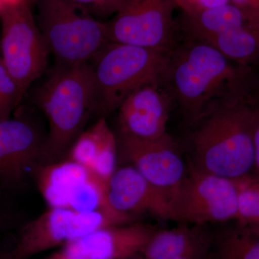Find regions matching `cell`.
I'll return each mask as SVG.
<instances>
[{
	"label": "cell",
	"mask_w": 259,
	"mask_h": 259,
	"mask_svg": "<svg viewBox=\"0 0 259 259\" xmlns=\"http://www.w3.org/2000/svg\"><path fill=\"white\" fill-rule=\"evenodd\" d=\"M258 75L212 46L177 32L166 54L162 83L189 128L224 102L251 95Z\"/></svg>",
	"instance_id": "cell-1"
},
{
	"label": "cell",
	"mask_w": 259,
	"mask_h": 259,
	"mask_svg": "<svg viewBox=\"0 0 259 259\" xmlns=\"http://www.w3.org/2000/svg\"><path fill=\"white\" fill-rule=\"evenodd\" d=\"M257 115L250 95L236 97L189 127V169L233 181L249 177L254 166Z\"/></svg>",
	"instance_id": "cell-2"
},
{
	"label": "cell",
	"mask_w": 259,
	"mask_h": 259,
	"mask_svg": "<svg viewBox=\"0 0 259 259\" xmlns=\"http://www.w3.org/2000/svg\"><path fill=\"white\" fill-rule=\"evenodd\" d=\"M94 78L90 63L56 65L37 89L35 101L49 123L47 163L67 153L93 115Z\"/></svg>",
	"instance_id": "cell-3"
},
{
	"label": "cell",
	"mask_w": 259,
	"mask_h": 259,
	"mask_svg": "<svg viewBox=\"0 0 259 259\" xmlns=\"http://www.w3.org/2000/svg\"><path fill=\"white\" fill-rule=\"evenodd\" d=\"M167 53L110 42L90 61L94 78L93 115L107 117L135 90L162 82Z\"/></svg>",
	"instance_id": "cell-4"
},
{
	"label": "cell",
	"mask_w": 259,
	"mask_h": 259,
	"mask_svg": "<svg viewBox=\"0 0 259 259\" xmlns=\"http://www.w3.org/2000/svg\"><path fill=\"white\" fill-rule=\"evenodd\" d=\"M39 28L56 65L89 63L110 42L107 22L66 0H37Z\"/></svg>",
	"instance_id": "cell-5"
},
{
	"label": "cell",
	"mask_w": 259,
	"mask_h": 259,
	"mask_svg": "<svg viewBox=\"0 0 259 259\" xmlns=\"http://www.w3.org/2000/svg\"><path fill=\"white\" fill-rule=\"evenodd\" d=\"M238 194L236 181L189 169L171 190V221L208 226L236 220Z\"/></svg>",
	"instance_id": "cell-6"
},
{
	"label": "cell",
	"mask_w": 259,
	"mask_h": 259,
	"mask_svg": "<svg viewBox=\"0 0 259 259\" xmlns=\"http://www.w3.org/2000/svg\"><path fill=\"white\" fill-rule=\"evenodd\" d=\"M0 20L2 61L25 94L45 71L49 48L29 2L5 6Z\"/></svg>",
	"instance_id": "cell-7"
},
{
	"label": "cell",
	"mask_w": 259,
	"mask_h": 259,
	"mask_svg": "<svg viewBox=\"0 0 259 259\" xmlns=\"http://www.w3.org/2000/svg\"><path fill=\"white\" fill-rule=\"evenodd\" d=\"M34 181L49 207L127 215L109 204L107 182L68 158L44 163L35 172Z\"/></svg>",
	"instance_id": "cell-8"
},
{
	"label": "cell",
	"mask_w": 259,
	"mask_h": 259,
	"mask_svg": "<svg viewBox=\"0 0 259 259\" xmlns=\"http://www.w3.org/2000/svg\"><path fill=\"white\" fill-rule=\"evenodd\" d=\"M131 216L101 211L80 212L49 207L23 227L9 254L27 258L56 247L63 246L99 228L131 223Z\"/></svg>",
	"instance_id": "cell-9"
},
{
	"label": "cell",
	"mask_w": 259,
	"mask_h": 259,
	"mask_svg": "<svg viewBox=\"0 0 259 259\" xmlns=\"http://www.w3.org/2000/svg\"><path fill=\"white\" fill-rule=\"evenodd\" d=\"M174 0H125L110 21V42L167 53L176 40Z\"/></svg>",
	"instance_id": "cell-10"
},
{
	"label": "cell",
	"mask_w": 259,
	"mask_h": 259,
	"mask_svg": "<svg viewBox=\"0 0 259 259\" xmlns=\"http://www.w3.org/2000/svg\"><path fill=\"white\" fill-rule=\"evenodd\" d=\"M47 138L23 117L0 121V191L22 190L47 163Z\"/></svg>",
	"instance_id": "cell-11"
},
{
	"label": "cell",
	"mask_w": 259,
	"mask_h": 259,
	"mask_svg": "<svg viewBox=\"0 0 259 259\" xmlns=\"http://www.w3.org/2000/svg\"><path fill=\"white\" fill-rule=\"evenodd\" d=\"M118 153L153 185L171 191L188 174L178 145L167 134L156 140L118 134Z\"/></svg>",
	"instance_id": "cell-12"
},
{
	"label": "cell",
	"mask_w": 259,
	"mask_h": 259,
	"mask_svg": "<svg viewBox=\"0 0 259 259\" xmlns=\"http://www.w3.org/2000/svg\"><path fill=\"white\" fill-rule=\"evenodd\" d=\"M157 231L139 223L103 227L63 245L46 259H129Z\"/></svg>",
	"instance_id": "cell-13"
},
{
	"label": "cell",
	"mask_w": 259,
	"mask_h": 259,
	"mask_svg": "<svg viewBox=\"0 0 259 259\" xmlns=\"http://www.w3.org/2000/svg\"><path fill=\"white\" fill-rule=\"evenodd\" d=\"M174 105L163 83L135 90L122 102L118 111V134L142 140H156L168 134L167 122Z\"/></svg>",
	"instance_id": "cell-14"
},
{
	"label": "cell",
	"mask_w": 259,
	"mask_h": 259,
	"mask_svg": "<svg viewBox=\"0 0 259 259\" xmlns=\"http://www.w3.org/2000/svg\"><path fill=\"white\" fill-rule=\"evenodd\" d=\"M107 199L121 214L148 212L171 220V191L153 185L131 165L116 168L107 182Z\"/></svg>",
	"instance_id": "cell-15"
},
{
	"label": "cell",
	"mask_w": 259,
	"mask_h": 259,
	"mask_svg": "<svg viewBox=\"0 0 259 259\" xmlns=\"http://www.w3.org/2000/svg\"><path fill=\"white\" fill-rule=\"evenodd\" d=\"M66 154L68 159L82 165L108 182L117 168L118 144L106 117H100L92 127L83 131Z\"/></svg>",
	"instance_id": "cell-16"
},
{
	"label": "cell",
	"mask_w": 259,
	"mask_h": 259,
	"mask_svg": "<svg viewBox=\"0 0 259 259\" xmlns=\"http://www.w3.org/2000/svg\"><path fill=\"white\" fill-rule=\"evenodd\" d=\"M181 225L157 230L144 248L129 259H173L210 246L211 231L207 226Z\"/></svg>",
	"instance_id": "cell-17"
},
{
	"label": "cell",
	"mask_w": 259,
	"mask_h": 259,
	"mask_svg": "<svg viewBox=\"0 0 259 259\" xmlns=\"http://www.w3.org/2000/svg\"><path fill=\"white\" fill-rule=\"evenodd\" d=\"M252 20L259 21L230 3L195 14L182 13L176 24L177 30L182 35L204 42Z\"/></svg>",
	"instance_id": "cell-18"
},
{
	"label": "cell",
	"mask_w": 259,
	"mask_h": 259,
	"mask_svg": "<svg viewBox=\"0 0 259 259\" xmlns=\"http://www.w3.org/2000/svg\"><path fill=\"white\" fill-rule=\"evenodd\" d=\"M237 221L211 231L209 259H259V226Z\"/></svg>",
	"instance_id": "cell-19"
},
{
	"label": "cell",
	"mask_w": 259,
	"mask_h": 259,
	"mask_svg": "<svg viewBox=\"0 0 259 259\" xmlns=\"http://www.w3.org/2000/svg\"><path fill=\"white\" fill-rule=\"evenodd\" d=\"M204 42L212 46L233 62L259 71L258 20H250Z\"/></svg>",
	"instance_id": "cell-20"
},
{
	"label": "cell",
	"mask_w": 259,
	"mask_h": 259,
	"mask_svg": "<svg viewBox=\"0 0 259 259\" xmlns=\"http://www.w3.org/2000/svg\"><path fill=\"white\" fill-rule=\"evenodd\" d=\"M238 185V218L236 220L259 226V180L236 181Z\"/></svg>",
	"instance_id": "cell-21"
},
{
	"label": "cell",
	"mask_w": 259,
	"mask_h": 259,
	"mask_svg": "<svg viewBox=\"0 0 259 259\" xmlns=\"http://www.w3.org/2000/svg\"><path fill=\"white\" fill-rule=\"evenodd\" d=\"M25 94L0 59V107L10 118Z\"/></svg>",
	"instance_id": "cell-22"
},
{
	"label": "cell",
	"mask_w": 259,
	"mask_h": 259,
	"mask_svg": "<svg viewBox=\"0 0 259 259\" xmlns=\"http://www.w3.org/2000/svg\"><path fill=\"white\" fill-rule=\"evenodd\" d=\"M76 8L86 12L94 18L101 19L115 15L125 0H66Z\"/></svg>",
	"instance_id": "cell-23"
},
{
	"label": "cell",
	"mask_w": 259,
	"mask_h": 259,
	"mask_svg": "<svg viewBox=\"0 0 259 259\" xmlns=\"http://www.w3.org/2000/svg\"><path fill=\"white\" fill-rule=\"evenodd\" d=\"M182 13L195 14L231 3L230 0H174Z\"/></svg>",
	"instance_id": "cell-24"
},
{
	"label": "cell",
	"mask_w": 259,
	"mask_h": 259,
	"mask_svg": "<svg viewBox=\"0 0 259 259\" xmlns=\"http://www.w3.org/2000/svg\"><path fill=\"white\" fill-rule=\"evenodd\" d=\"M232 4L259 20V0H230Z\"/></svg>",
	"instance_id": "cell-25"
},
{
	"label": "cell",
	"mask_w": 259,
	"mask_h": 259,
	"mask_svg": "<svg viewBox=\"0 0 259 259\" xmlns=\"http://www.w3.org/2000/svg\"><path fill=\"white\" fill-rule=\"evenodd\" d=\"M253 144H254V166H253V173L254 175L253 178L259 180V111L257 115L256 122L253 134Z\"/></svg>",
	"instance_id": "cell-26"
},
{
	"label": "cell",
	"mask_w": 259,
	"mask_h": 259,
	"mask_svg": "<svg viewBox=\"0 0 259 259\" xmlns=\"http://www.w3.org/2000/svg\"><path fill=\"white\" fill-rule=\"evenodd\" d=\"M5 194L0 191V233L5 231L10 219L9 209L7 207Z\"/></svg>",
	"instance_id": "cell-27"
},
{
	"label": "cell",
	"mask_w": 259,
	"mask_h": 259,
	"mask_svg": "<svg viewBox=\"0 0 259 259\" xmlns=\"http://www.w3.org/2000/svg\"><path fill=\"white\" fill-rule=\"evenodd\" d=\"M251 100L253 101V105H255V107L259 111V75L254 89L252 92Z\"/></svg>",
	"instance_id": "cell-28"
},
{
	"label": "cell",
	"mask_w": 259,
	"mask_h": 259,
	"mask_svg": "<svg viewBox=\"0 0 259 259\" xmlns=\"http://www.w3.org/2000/svg\"><path fill=\"white\" fill-rule=\"evenodd\" d=\"M5 6H10V5H15L24 3V2H28V0H3Z\"/></svg>",
	"instance_id": "cell-29"
},
{
	"label": "cell",
	"mask_w": 259,
	"mask_h": 259,
	"mask_svg": "<svg viewBox=\"0 0 259 259\" xmlns=\"http://www.w3.org/2000/svg\"><path fill=\"white\" fill-rule=\"evenodd\" d=\"M8 117H7L6 115H5V114L4 113V112L3 111V110H2L1 107H0V121L8 120Z\"/></svg>",
	"instance_id": "cell-30"
},
{
	"label": "cell",
	"mask_w": 259,
	"mask_h": 259,
	"mask_svg": "<svg viewBox=\"0 0 259 259\" xmlns=\"http://www.w3.org/2000/svg\"><path fill=\"white\" fill-rule=\"evenodd\" d=\"M5 8V5L4 3H3V0H0V14H1L2 12H3V10H4Z\"/></svg>",
	"instance_id": "cell-31"
},
{
	"label": "cell",
	"mask_w": 259,
	"mask_h": 259,
	"mask_svg": "<svg viewBox=\"0 0 259 259\" xmlns=\"http://www.w3.org/2000/svg\"><path fill=\"white\" fill-rule=\"evenodd\" d=\"M0 59H1V47H0Z\"/></svg>",
	"instance_id": "cell-32"
}]
</instances>
